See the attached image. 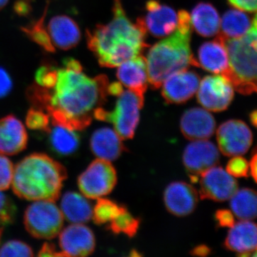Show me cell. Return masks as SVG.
Here are the masks:
<instances>
[{"label":"cell","instance_id":"19","mask_svg":"<svg viewBox=\"0 0 257 257\" xmlns=\"http://www.w3.org/2000/svg\"><path fill=\"white\" fill-rule=\"evenodd\" d=\"M197 62L198 67L211 73L224 75L229 64L224 38L219 35L215 40L202 44L198 51Z\"/></svg>","mask_w":257,"mask_h":257},{"label":"cell","instance_id":"30","mask_svg":"<svg viewBox=\"0 0 257 257\" xmlns=\"http://www.w3.org/2000/svg\"><path fill=\"white\" fill-rule=\"evenodd\" d=\"M108 226L114 234L122 233L130 237H133L138 232L140 221L130 214L126 207L121 206L119 214L110 221Z\"/></svg>","mask_w":257,"mask_h":257},{"label":"cell","instance_id":"7","mask_svg":"<svg viewBox=\"0 0 257 257\" xmlns=\"http://www.w3.org/2000/svg\"><path fill=\"white\" fill-rule=\"evenodd\" d=\"M24 224L33 237L52 239L62 231L64 216L55 202L37 201L25 210Z\"/></svg>","mask_w":257,"mask_h":257},{"label":"cell","instance_id":"50","mask_svg":"<svg viewBox=\"0 0 257 257\" xmlns=\"http://www.w3.org/2000/svg\"><path fill=\"white\" fill-rule=\"evenodd\" d=\"M253 256H257V249L255 251L254 254H253Z\"/></svg>","mask_w":257,"mask_h":257},{"label":"cell","instance_id":"28","mask_svg":"<svg viewBox=\"0 0 257 257\" xmlns=\"http://www.w3.org/2000/svg\"><path fill=\"white\" fill-rule=\"evenodd\" d=\"M49 130L50 143L56 153L60 155H70L78 149L79 138L74 130L60 125Z\"/></svg>","mask_w":257,"mask_h":257},{"label":"cell","instance_id":"10","mask_svg":"<svg viewBox=\"0 0 257 257\" xmlns=\"http://www.w3.org/2000/svg\"><path fill=\"white\" fill-rule=\"evenodd\" d=\"M216 140L219 150L225 156H241L251 146L253 135L246 123L241 120L231 119L218 128Z\"/></svg>","mask_w":257,"mask_h":257},{"label":"cell","instance_id":"6","mask_svg":"<svg viewBox=\"0 0 257 257\" xmlns=\"http://www.w3.org/2000/svg\"><path fill=\"white\" fill-rule=\"evenodd\" d=\"M117 97L114 110L106 111L101 106L94 111L93 116L96 119L112 123L120 138L128 140L135 135L145 96L128 89L123 90Z\"/></svg>","mask_w":257,"mask_h":257},{"label":"cell","instance_id":"29","mask_svg":"<svg viewBox=\"0 0 257 257\" xmlns=\"http://www.w3.org/2000/svg\"><path fill=\"white\" fill-rule=\"evenodd\" d=\"M48 8L49 2H47L41 18L27 26L22 27L21 30L30 40L41 47L44 50L50 53H54L55 52V46L51 40L48 30H47L45 26V20Z\"/></svg>","mask_w":257,"mask_h":257},{"label":"cell","instance_id":"37","mask_svg":"<svg viewBox=\"0 0 257 257\" xmlns=\"http://www.w3.org/2000/svg\"><path fill=\"white\" fill-rule=\"evenodd\" d=\"M226 172L234 177H248L249 164L243 157H233V158L228 162Z\"/></svg>","mask_w":257,"mask_h":257},{"label":"cell","instance_id":"27","mask_svg":"<svg viewBox=\"0 0 257 257\" xmlns=\"http://www.w3.org/2000/svg\"><path fill=\"white\" fill-rule=\"evenodd\" d=\"M251 24L249 17L241 10H228L221 20L220 35L224 39L239 38L248 31Z\"/></svg>","mask_w":257,"mask_h":257},{"label":"cell","instance_id":"21","mask_svg":"<svg viewBox=\"0 0 257 257\" xmlns=\"http://www.w3.org/2000/svg\"><path fill=\"white\" fill-rule=\"evenodd\" d=\"M116 76L121 84L137 94L145 96L149 79L146 58L143 55L120 64Z\"/></svg>","mask_w":257,"mask_h":257},{"label":"cell","instance_id":"46","mask_svg":"<svg viewBox=\"0 0 257 257\" xmlns=\"http://www.w3.org/2000/svg\"><path fill=\"white\" fill-rule=\"evenodd\" d=\"M249 119L251 124H252L254 127L257 128V109L251 111V114L249 115Z\"/></svg>","mask_w":257,"mask_h":257},{"label":"cell","instance_id":"32","mask_svg":"<svg viewBox=\"0 0 257 257\" xmlns=\"http://www.w3.org/2000/svg\"><path fill=\"white\" fill-rule=\"evenodd\" d=\"M58 78V69L50 62H45L35 72L36 84L47 89H53Z\"/></svg>","mask_w":257,"mask_h":257},{"label":"cell","instance_id":"31","mask_svg":"<svg viewBox=\"0 0 257 257\" xmlns=\"http://www.w3.org/2000/svg\"><path fill=\"white\" fill-rule=\"evenodd\" d=\"M120 209L121 206L113 201L99 198L93 210V219L96 224H106L117 216Z\"/></svg>","mask_w":257,"mask_h":257},{"label":"cell","instance_id":"38","mask_svg":"<svg viewBox=\"0 0 257 257\" xmlns=\"http://www.w3.org/2000/svg\"><path fill=\"white\" fill-rule=\"evenodd\" d=\"M13 80L9 73L0 67V98L8 95L13 89Z\"/></svg>","mask_w":257,"mask_h":257},{"label":"cell","instance_id":"33","mask_svg":"<svg viewBox=\"0 0 257 257\" xmlns=\"http://www.w3.org/2000/svg\"><path fill=\"white\" fill-rule=\"evenodd\" d=\"M50 116L45 111L32 107L27 114L26 124L31 130L48 132L50 128Z\"/></svg>","mask_w":257,"mask_h":257},{"label":"cell","instance_id":"1","mask_svg":"<svg viewBox=\"0 0 257 257\" xmlns=\"http://www.w3.org/2000/svg\"><path fill=\"white\" fill-rule=\"evenodd\" d=\"M109 79L104 74L94 78L82 71L58 69V78L45 111L53 125L82 130L92 123L94 112L105 103Z\"/></svg>","mask_w":257,"mask_h":257},{"label":"cell","instance_id":"2","mask_svg":"<svg viewBox=\"0 0 257 257\" xmlns=\"http://www.w3.org/2000/svg\"><path fill=\"white\" fill-rule=\"evenodd\" d=\"M112 12L109 23L97 25L93 30H87L86 34L88 48L99 65L109 68L142 55L148 47L143 23L139 18L136 23L130 20L121 0H114Z\"/></svg>","mask_w":257,"mask_h":257},{"label":"cell","instance_id":"24","mask_svg":"<svg viewBox=\"0 0 257 257\" xmlns=\"http://www.w3.org/2000/svg\"><path fill=\"white\" fill-rule=\"evenodd\" d=\"M190 18L193 28L201 36L210 37L219 33L220 17L210 3H200L196 5Z\"/></svg>","mask_w":257,"mask_h":257},{"label":"cell","instance_id":"48","mask_svg":"<svg viewBox=\"0 0 257 257\" xmlns=\"http://www.w3.org/2000/svg\"><path fill=\"white\" fill-rule=\"evenodd\" d=\"M9 0H0V10L3 9L8 5Z\"/></svg>","mask_w":257,"mask_h":257},{"label":"cell","instance_id":"49","mask_svg":"<svg viewBox=\"0 0 257 257\" xmlns=\"http://www.w3.org/2000/svg\"><path fill=\"white\" fill-rule=\"evenodd\" d=\"M3 228L1 227L0 228V238H1L2 234H3Z\"/></svg>","mask_w":257,"mask_h":257},{"label":"cell","instance_id":"35","mask_svg":"<svg viewBox=\"0 0 257 257\" xmlns=\"http://www.w3.org/2000/svg\"><path fill=\"white\" fill-rule=\"evenodd\" d=\"M17 211L14 202L0 191V227L13 224Z\"/></svg>","mask_w":257,"mask_h":257},{"label":"cell","instance_id":"14","mask_svg":"<svg viewBox=\"0 0 257 257\" xmlns=\"http://www.w3.org/2000/svg\"><path fill=\"white\" fill-rule=\"evenodd\" d=\"M162 86V95L170 104H182L197 92L200 77L188 69L178 71L169 76Z\"/></svg>","mask_w":257,"mask_h":257},{"label":"cell","instance_id":"36","mask_svg":"<svg viewBox=\"0 0 257 257\" xmlns=\"http://www.w3.org/2000/svg\"><path fill=\"white\" fill-rule=\"evenodd\" d=\"M13 162L3 155H0V191L8 190L14 175Z\"/></svg>","mask_w":257,"mask_h":257},{"label":"cell","instance_id":"22","mask_svg":"<svg viewBox=\"0 0 257 257\" xmlns=\"http://www.w3.org/2000/svg\"><path fill=\"white\" fill-rule=\"evenodd\" d=\"M47 30L54 46L60 50H71L77 46L81 40L79 25L73 19L66 15H57L51 19Z\"/></svg>","mask_w":257,"mask_h":257},{"label":"cell","instance_id":"20","mask_svg":"<svg viewBox=\"0 0 257 257\" xmlns=\"http://www.w3.org/2000/svg\"><path fill=\"white\" fill-rule=\"evenodd\" d=\"M224 246L239 256H250L257 249V224L241 220L233 225L225 239Z\"/></svg>","mask_w":257,"mask_h":257},{"label":"cell","instance_id":"26","mask_svg":"<svg viewBox=\"0 0 257 257\" xmlns=\"http://www.w3.org/2000/svg\"><path fill=\"white\" fill-rule=\"evenodd\" d=\"M230 207L240 220L251 221L257 218V192L243 188L236 190L231 197Z\"/></svg>","mask_w":257,"mask_h":257},{"label":"cell","instance_id":"13","mask_svg":"<svg viewBox=\"0 0 257 257\" xmlns=\"http://www.w3.org/2000/svg\"><path fill=\"white\" fill-rule=\"evenodd\" d=\"M146 15L139 18L146 32L155 37L168 36L177 28L178 13L173 8L157 0H149L145 5Z\"/></svg>","mask_w":257,"mask_h":257},{"label":"cell","instance_id":"8","mask_svg":"<svg viewBox=\"0 0 257 257\" xmlns=\"http://www.w3.org/2000/svg\"><path fill=\"white\" fill-rule=\"evenodd\" d=\"M117 182L116 170L109 162L101 159L92 162L78 178L82 194L89 199H99L113 190Z\"/></svg>","mask_w":257,"mask_h":257},{"label":"cell","instance_id":"47","mask_svg":"<svg viewBox=\"0 0 257 257\" xmlns=\"http://www.w3.org/2000/svg\"><path fill=\"white\" fill-rule=\"evenodd\" d=\"M249 30L254 32V33L257 35V13L254 18L253 19L252 23L251 24V27H250Z\"/></svg>","mask_w":257,"mask_h":257},{"label":"cell","instance_id":"42","mask_svg":"<svg viewBox=\"0 0 257 257\" xmlns=\"http://www.w3.org/2000/svg\"><path fill=\"white\" fill-rule=\"evenodd\" d=\"M39 256H65L62 251H58L53 243H44L38 253Z\"/></svg>","mask_w":257,"mask_h":257},{"label":"cell","instance_id":"3","mask_svg":"<svg viewBox=\"0 0 257 257\" xmlns=\"http://www.w3.org/2000/svg\"><path fill=\"white\" fill-rule=\"evenodd\" d=\"M67 178L62 164L45 154L34 153L15 166L12 184L13 192L21 199L55 202Z\"/></svg>","mask_w":257,"mask_h":257},{"label":"cell","instance_id":"45","mask_svg":"<svg viewBox=\"0 0 257 257\" xmlns=\"http://www.w3.org/2000/svg\"><path fill=\"white\" fill-rule=\"evenodd\" d=\"M249 168L251 170V175L257 184V152L251 158L249 164Z\"/></svg>","mask_w":257,"mask_h":257},{"label":"cell","instance_id":"9","mask_svg":"<svg viewBox=\"0 0 257 257\" xmlns=\"http://www.w3.org/2000/svg\"><path fill=\"white\" fill-rule=\"evenodd\" d=\"M197 90V99L201 105L215 112L226 110L234 99V87L224 75L204 77Z\"/></svg>","mask_w":257,"mask_h":257},{"label":"cell","instance_id":"43","mask_svg":"<svg viewBox=\"0 0 257 257\" xmlns=\"http://www.w3.org/2000/svg\"><path fill=\"white\" fill-rule=\"evenodd\" d=\"M64 68L72 69L74 71H82L83 67L80 62L72 57L64 59L63 60Z\"/></svg>","mask_w":257,"mask_h":257},{"label":"cell","instance_id":"15","mask_svg":"<svg viewBox=\"0 0 257 257\" xmlns=\"http://www.w3.org/2000/svg\"><path fill=\"white\" fill-rule=\"evenodd\" d=\"M60 234L61 251L65 256H87L95 249L94 233L85 225H69Z\"/></svg>","mask_w":257,"mask_h":257},{"label":"cell","instance_id":"25","mask_svg":"<svg viewBox=\"0 0 257 257\" xmlns=\"http://www.w3.org/2000/svg\"><path fill=\"white\" fill-rule=\"evenodd\" d=\"M61 211L64 217L74 224L87 222L92 217L90 203L77 192H68L64 194L61 202Z\"/></svg>","mask_w":257,"mask_h":257},{"label":"cell","instance_id":"18","mask_svg":"<svg viewBox=\"0 0 257 257\" xmlns=\"http://www.w3.org/2000/svg\"><path fill=\"white\" fill-rule=\"evenodd\" d=\"M180 128L184 136L189 140H207L214 135L216 121L206 109L192 108L184 113Z\"/></svg>","mask_w":257,"mask_h":257},{"label":"cell","instance_id":"23","mask_svg":"<svg viewBox=\"0 0 257 257\" xmlns=\"http://www.w3.org/2000/svg\"><path fill=\"white\" fill-rule=\"evenodd\" d=\"M121 140L114 130L101 128L93 133L90 140L91 150L98 158L110 162L119 158L126 150Z\"/></svg>","mask_w":257,"mask_h":257},{"label":"cell","instance_id":"39","mask_svg":"<svg viewBox=\"0 0 257 257\" xmlns=\"http://www.w3.org/2000/svg\"><path fill=\"white\" fill-rule=\"evenodd\" d=\"M215 219L221 227L231 228L235 224L234 214L227 209H219L216 211Z\"/></svg>","mask_w":257,"mask_h":257},{"label":"cell","instance_id":"40","mask_svg":"<svg viewBox=\"0 0 257 257\" xmlns=\"http://www.w3.org/2000/svg\"><path fill=\"white\" fill-rule=\"evenodd\" d=\"M231 6L236 9L248 12L257 13V0H227Z\"/></svg>","mask_w":257,"mask_h":257},{"label":"cell","instance_id":"16","mask_svg":"<svg viewBox=\"0 0 257 257\" xmlns=\"http://www.w3.org/2000/svg\"><path fill=\"white\" fill-rule=\"evenodd\" d=\"M198 199L197 191L191 184L183 182L170 184L164 194L166 208L177 216L191 214L197 207Z\"/></svg>","mask_w":257,"mask_h":257},{"label":"cell","instance_id":"34","mask_svg":"<svg viewBox=\"0 0 257 257\" xmlns=\"http://www.w3.org/2000/svg\"><path fill=\"white\" fill-rule=\"evenodd\" d=\"M32 248L23 241L11 240L0 248V256H33Z\"/></svg>","mask_w":257,"mask_h":257},{"label":"cell","instance_id":"11","mask_svg":"<svg viewBox=\"0 0 257 257\" xmlns=\"http://www.w3.org/2000/svg\"><path fill=\"white\" fill-rule=\"evenodd\" d=\"M219 152L217 147L207 140H196L184 150L183 163L194 182L200 175L219 163Z\"/></svg>","mask_w":257,"mask_h":257},{"label":"cell","instance_id":"4","mask_svg":"<svg viewBox=\"0 0 257 257\" xmlns=\"http://www.w3.org/2000/svg\"><path fill=\"white\" fill-rule=\"evenodd\" d=\"M178 15V25L173 35L157 42L147 54V72L152 89L162 87L165 79L175 72L190 66L198 67L191 50L190 15L185 10L179 11Z\"/></svg>","mask_w":257,"mask_h":257},{"label":"cell","instance_id":"41","mask_svg":"<svg viewBox=\"0 0 257 257\" xmlns=\"http://www.w3.org/2000/svg\"><path fill=\"white\" fill-rule=\"evenodd\" d=\"M13 9L19 16L28 17L32 11L31 0H16Z\"/></svg>","mask_w":257,"mask_h":257},{"label":"cell","instance_id":"12","mask_svg":"<svg viewBox=\"0 0 257 257\" xmlns=\"http://www.w3.org/2000/svg\"><path fill=\"white\" fill-rule=\"evenodd\" d=\"M237 189L236 179L221 167L214 166L200 175L199 195L202 199L224 202L231 199Z\"/></svg>","mask_w":257,"mask_h":257},{"label":"cell","instance_id":"5","mask_svg":"<svg viewBox=\"0 0 257 257\" xmlns=\"http://www.w3.org/2000/svg\"><path fill=\"white\" fill-rule=\"evenodd\" d=\"M224 40L229 62L224 77L241 94L249 95L257 93L256 34L248 30L239 38Z\"/></svg>","mask_w":257,"mask_h":257},{"label":"cell","instance_id":"17","mask_svg":"<svg viewBox=\"0 0 257 257\" xmlns=\"http://www.w3.org/2000/svg\"><path fill=\"white\" fill-rule=\"evenodd\" d=\"M28 135L22 121L13 114L0 119V155H15L26 149Z\"/></svg>","mask_w":257,"mask_h":257},{"label":"cell","instance_id":"44","mask_svg":"<svg viewBox=\"0 0 257 257\" xmlns=\"http://www.w3.org/2000/svg\"><path fill=\"white\" fill-rule=\"evenodd\" d=\"M211 252V249L205 245H201L194 248L191 253L194 256H205Z\"/></svg>","mask_w":257,"mask_h":257}]
</instances>
